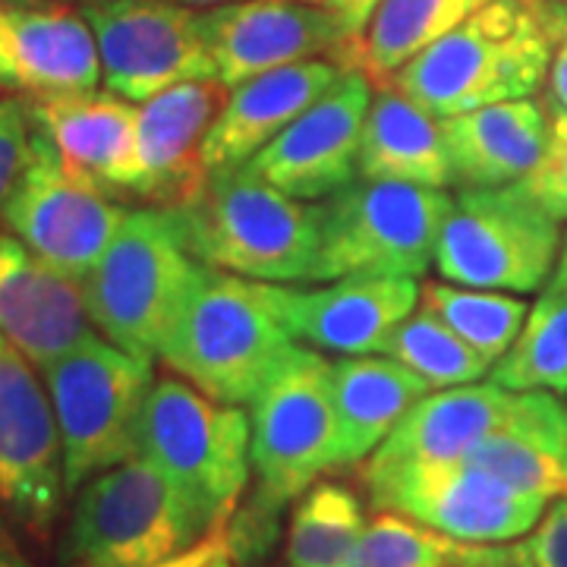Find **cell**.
Instances as JSON below:
<instances>
[{"instance_id":"obj_1","label":"cell","mask_w":567,"mask_h":567,"mask_svg":"<svg viewBox=\"0 0 567 567\" xmlns=\"http://www.w3.org/2000/svg\"><path fill=\"white\" fill-rule=\"evenodd\" d=\"M287 284L252 281L199 262L158 360L221 404H252L287 350Z\"/></svg>"},{"instance_id":"obj_2","label":"cell","mask_w":567,"mask_h":567,"mask_svg":"<svg viewBox=\"0 0 567 567\" xmlns=\"http://www.w3.org/2000/svg\"><path fill=\"white\" fill-rule=\"evenodd\" d=\"M555 48V0H488L406 63L388 85L435 117H454L473 107L536 95Z\"/></svg>"},{"instance_id":"obj_3","label":"cell","mask_w":567,"mask_h":567,"mask_svg":"<svg viewBox=\"0 0 567 567\" xmlns=\"http://www.w3.org/2000/svg\"><path fill=\"white\" fill-rule=\"evenodd\" d=\"M183 237L203 265L268 284H312L322 246V203L293 199L246 167L215 171L183 212Z\"/></svg>"},{"instance_id":"obj_4","label":"cell","mask_w":567,"mask_h":567,"mask_svg":"<svg viewBox=\"0 0 567 567\" xmlns=\"http://www.w3.org/2000/svg\"><path fill=\"white\" fill-rule=\"evenodd\" d=\"M196 271L199 259L174 212H126L117 237L80 281L89 319L111 344L155 360Z\"/></svg>"},{"instance_id":"obj_5","label":"cell","mask_w":567,"mask_h":567,"mask_svg":"<svg viewBox=\"0 0 567 567\" xmlns=\"http://www.w3.org/2000/svg\"><path fill=\"white\" fill-rule=\"evenodd\" d=\"M212 527L142 454L82 483L61 539L63 567H140L196 546Z\"/></svg>"},{"instance_id":"obj_6","label":"cell","mask_w":567,"mask_h":567,"mask_svg":"<svg viewBox=\"0 0 567 567\" xmlns=\"http://www.w3.org/2000/svg\"><path fill=\"white\" fill-rule=\"evenodd\" d=\"M252 425L181 375H158L145 398L140 454L181 488L208 527L234 517L249 483Z\"/></svg>"},{"instance_id":"obj_7","label":"cell","mask_w":567,"mask_h":567,"mask_svg":"<svg viewBox=\"0 0 567 567\" xmlns=\"http://www.w3.org/2000/svg\"><path fill=\"white\" fill-rule=\"evenodd\" d=\"M41 379L61 429L66 495H76L95 473L140 454L142 410L155 382L152 360L89 334L44 365Z\"/></svg>"},{"instance_id":"obj_8","label":"cell","mask_w":567,"mask_h":567,"mask_svg":"<svg viewBox=\"0 0 567 567\" xmlns=\"http://www.w3.org/2000/svg\"><path fill=\"white\" fill-rule=\"evenodd\" d=\"M334 363L322 350L293 344L249 404L256 502L281 511L328 470H338Z\"/></svg>"},{"instance_id":"obj_9","label":"cell","mask_w":567,"mask_h":567,"mask_svg":"<svg viewBox=\"0 0 567 567\" xmlns=\"http://www.w3.org/2000/svg\"><path fill=\"white\" fill-rule=\"evenodd\" d=\"M454 199L416 183L363 181L322 203V246L312 284L347 275L423 278Z\"/></svg>"},{"instance_id":"obj_10","label":"cell","mask_w":567,"mask_h":567,"mask_svg":"<svg viewBox=\"0 0 567 567\" xmlns=\"http://www.w3.org/2000/svg\"><path fill=\"white\" fill-rule=\"evenodd\" d=\"M561 246V221L520 183L464 189L442 224L435 271L464 287L533 293L548 284Z\"/></svg>"},{"instance_id":"obj_11","label":"cell","mask_w":567,"mask_h":567,"mask_svg":"<svg viewBox=\"0 0 567 567\" xmlns=\"http://www.w3.org/2000/svg\"><path fill=\"white\" fill-rule=\"evenodd\" d=\"M375 511H391L464 543H514L546 514V495L514 488L464 461H394L363 466Z\"/></svg>"},{"instance_id":"obj_12","label":"cell","mask_w":567,"mask_h":567,"mask_svg":"<svg viewBox=\"0 0 567 567\" xmlns=\"http://www.w3.org/2000/svg\"><path fill=\"white\" fill-rule=\"evenodd\" d=\"M123 218L121 199L73 174L35 126L32 162L3 208L13 237L66 278L82 281L117 237Z\"/></svg>"},{"instance_id":"obj_13","label":"cell","mask_w":567,"mask_h":567,"mask_svg":"<svg viewBox=\"0 0 567 567\" xmlns=\"http://www.w3.org/2000/svg\"><path fill=\"white\" fill-rule=\"evenodd\" d=\"M89 20L102 80L130 102H148L171 85L215 80L199 10L177 0H76Z\"/></svg>"},{"instance_id":"obj_14","label":"cell","mask_w":567,"mask_h":567,"mask_svg":"<svg viewBox=\"0 0 567 567\" xmlns=\"http://www.w3.org/2000/svg\"><path fill=\"white\" fill-rule=\"evenodd\" d=\"M39 365L0 334V505L44 543L66 495L63 445Z\"/></svg>"},{"instance_id":"obj_15","label":"cell","mask_w":567,"mask_h":567,"mask_svg":"<svg viewBox=\"0 0 567 567\" xmlns=\"http://www.w3.org/2000/svg\"><path fill=\"white\" fill-rule=\"evenodd\" d=\"M369 104L372 82L360 70H344L319 102L240 167L293 199H328L360 177Z\"/></svg>"},{"instance_id":"obj_16","label":"cell","mask_w":567,"mask_h":567,"mask_svg":"<svg viewBox=\"0 0 567 567\" xmlns=\"http://www.w3.org/2000/svg\"><path fill=\"white\" fill-rule=\"evenodd\" d=\"M199 25L215 80L227 89L287 63L331 58L344 63L353 41L338 17L306 0H237L199 10Z\"/></svg>"},{"instance_id":"obj_17","label":"cell","mask_w":567,"mask_h":567,"mask_svg":"<svg viewBox=\"0 0 567 567\" xmlns=\"http://www.w3.org/2000/svg\"><path fill=\"white\" fill-rule=\"evenodd\" d=\"M99 41L76 0H0V92L22 102L92 92Z\"/></svg>"},{"instance_id":"obj_18","label":"cell","mask_w":567,"mask_h":567,"mask_svg":"<svg viewBox=\"0 0 567 567\" xmlns=\"http://www.w3.org/2000/svg\"><path fill=\"white\" fill-rule=\"evenodd\" d=\"M227 92L221 80H193L142 102L133 199L164 212H183L203 196L212 181L205 136L227 102Z\"/></svg>"},{"instance_id":"obj_19","label":"cell","mask_w":567,"mask_h":567,"mask_svg":"<svg viewBox=\"0 0 567 567\" xmlns=\"http://www.w3.org/2000/svg\"><path fill=\"white\" fill-rule=\"evenodd\" d=\"M423 300L406 275H347L328 287H287V322L297 341L338 357L382 353L394 328Z\"/></svg>"},{"instance_id":"obj_20","label":"cell","mask_w":567,"mask_h":567,"mask_svg":"<svg viewBox=\"0 0 567 567\" xmlns=\"http://www.w3.org/2000/svg\"><path fill=\"white\" fill-rule=\"evenodd\" d=\"M0 334L39 369L95 334L82 284L7 234H0Z\"/></svg>"},{"instance_id":"obj_21","label":"cell","mask_w":567,"mask_h":567,"mask_svg":"<svg viewBox=\"0 0 567 567\" xmlns=\"http://www.w3.org/2000/svg\"><path fill=\"white\" fill-rule=\"evenodd\" d=\"M41 133L58 148L63 164L95 183L114 199H133L136 186V133L140 107L117 92H76L25 102Z\"/></svg>"},{"instance_id":"obj_22","label":"cell","mask_w":567,"mask_h":567,"mask_svg":"<svg viewBox=\"0 0 567 567\" xmlns=\"http://www.w3.org/2000/svg\"><path fill=\"white\" fill-rule=\"evenodd\" d=\"M344 63L331 58H312L230 85L227 102L205 136V162L212 174L240 167L259 155L268 142L319 102L344 76Z\"/></svg>"},{"instance_id":"obj_23","label":"cell","mask_w":567,"mask_h":567,"mask_svg":"<svg viewBox=\"0 0 567 567\" xmlns=\"http://www.w3.org/2000/svg\"><path fill=\"white\" fill-rule=\"evenodd\" d=\"M454 183L486 189L520 183L539 164L548 145V104L529 99L473 107L442 117Z\"/></svg>"},{"instance_id":"obj_24","label":"cell","mask_w":567,"mask_h":567,"mask_svg":"<svg viewBox=\"0 0 567 567\" xmlns=\"http://www.w3.org/2000/svg\"><path fill=\"white\" fill-rule=\"evenodd\" d=\"M517 406L520 391H507L495 382L429 391L423 401L410 406L369 461H464L480 442L511 423Z\"/></svg>"},{"instance_id":"obj_25","label":"cell","mask_w":567,"mask_h":567,"mask_svg":"<svg viewBox=\"0 0 567 567\" xmlns=\"http://www.w3.org/2000/svg\"><path fill=\"white\" fill-rule=\"evenodd\" d=\"M331 391L338 413V466H360L410 406L435 388L385 353H363L334 363Z\"/></svg>"},{"instance_id":"obj_26","label":"cell","mask_w":567,"mask_h":567,"mask_svg":"<svg viewBox=\"0 0 567 567\" xmlns=\"http://www.w3.org/2000/svg\"><path fill=\"white\" fill-rule=\"evenodd\" d=\"M360 177L416 183L432 189L454 186L442 117L394 85L379 89L363 123Z\"/></svg>"},{"instance_id":"obj_27","label":"cell","mask_w":567,"mask_h":567,"mask_svg":"<svg viewBox=\"0 0 567 567\" xmlns=\"http://www.w3.org/2000/svg\"><path fill=\"white\" fill-rule=\"evenodd\" d=\"M464 464L533 495H567V410L551 391H520L511 423L473 447Z\"/></svg>"},{"instance_id":"obj_28","label":"cell","mask_w":567,"mask_h":567,"mask_svg":"<svg viewBox=\"0 0 567 567\" xmlns=\"http://www.w3.org/2000/svg\"><path fill=\"white\" fill-rule=\"evenodd\" d=\"M483 3L488 0H382L363 35L353 39L347 70H360L372 89H382Z\"/></svg>"},{"instance_id":"obj_29","label":"cell","mask_w":567,"mask_h":567,"mask_svg":"<svg viewBox=\"0 0 567 567\" xmlns=\"http://www.w3.org/2000/svg\"><path fill=\"white\" fill-rule=\"evenodd\" d=\"M344 567H533L527 543H464L379 511Z\"/></svg>"},{"instance_id":"obj_30","label":"cell","mask_w":567,"mask_h":567,"mask_svg":"<svg viewBox=\"0 0 567 567\" xmlns=\"http://www.w3.org/2000/svg\"><path fill=\"white\" fill-rule=\"evenodd\" d=\"M488 382L507 391H567V275L555 271L543 287L539 300L517 341L492 365Z\"/></svg>"},{"instance_id":"obj_31","label":"cell","mask_w":567,"mask_h":567,"mask_svg":"<svg viewBox=\"0 0 567 567\" xmlns=\"http://www.w3.org/2000/svg\"><path fill=\"white\" fill-rule=\"evenodd\" d=\"M363 533V502L353 488L312 483L290 511L284 567H344Z\"/></svg>"},{"instance_id":"obj_32","label":"cell","mask_w":567,"mask_h":567,"mask_svg":"<svg viewBox=\"0 0 567 567\" xmlns=\"http://www.w3.org/2000/svg\"><path fill=\"white\" fill-rule=\"evenodd\" d=\"M425 309H432L442 322L457 331L480 357L495 365L517 341L520 328L527 322V300L507 290H480L451 281L423 284Z\"/></svg>"},{"instance_id":"obj_33","label":"cell","mask_w":567,"mask_h":567,"mask_svg":"<svg viewBox=\"0 0 567 567\" xmlns=\"http://www.w3.org/2000/svg\"><path fill=\"white\" fill-rule=\"evenodd\" d=\"M382 353L406 365L410 372H416L435 391L439 388L473 385L492 372V363L486 357H480L457 331H451L423 303L394 328V334L388 338Z\"/></svg>"},{"instance_id":"obj_34","label":"cell","mask_w":567,"mask_h":567,"mask_svg":"<svg viewBox=\"0 0 567 567\" xmlns=\"http://www.w3.org/2000/svg\"><path fill=\"white\" fill-rule=\"evenodd\" d=\"M548 145L539 164L520 181L536 203L555 215L558 221H567V111L548 107Z\"/></svg>"},{"instance_id":"obj_35","label":"cell","mask_w":567,"mask_h":567,"mask_svg":"<svg viewBox=\"0 0 567 567\" xmlns=\"http://www.w3.org/2000/svg\"><path fill=\"white\" fill-rule=\"evenodd\" d=\"M32 140H35V123L29 114V104L13 95H3L0 99V218L32 162Z\"/></svg>"},{"instance_id":"obj_36","label":"cell","mask_w":567,"mask_h":567,"mask_svg":"<svg viewBox=\"0 0 567 567\" xmlns=\"http://www.w3.org/2000/svg\"><path fill=\"white\" fill-rule=\"evenodd\" d=\"M533 567H567V495L546 507L543 520L527 539Z\"/></svg>"},{"instance_id":"obj_37","label":"cell","mask_w":567,"mask_h":567,"mask_svg":"<svg viewBox=\"0 0 567 567\" xmlns=\"http://www.w3.org/2000/svg\"><path fill=\"white\" fill-rule=\"evenodd\" d=\"M221 555H230V520L215 527L208 536H203L196 546H189L181 555H171L164 561H152V565H140V567H203Z\"/></svg>"},{"instance_id":"obj_38","label":"cell","mask_w":567,"mask_h":567,"mask_svg":"<svg viewBox=\"0 0 567 567\" xmlns=\"http://www.w3.org/2000/svg\"><path fill=\"white\" fill-rule=\"evenodd\" d=\"M382 0H328V10L338 17L341 29L347 32V39H360L365 32V25L372 20V13L379 10Z\"/></svg>"},{"instance_id":"obj_39","label":"cell","mask_w":567,"mask_h":567,"mask_svg":"<svg viewBox=\"0 0 567 567\" xmlns=\"http://www.w3.org/2000/svg\"><path fill=\"white\" fill-rule=\"evenodd\" d=\"M546 104L548 107H561L567 111V41L555 48V58L548 66L546 76Z\"/></svg>"},{"instance_id":"obj_40","label":"cell","mask_w":567,"mask_h":567,"mask_svg":"<svg viewBox=\"0 0 567 567\" xmlns=\"http://www.w3.org/2000/svg\"><path fill=\"white\" fill-rule=\"evenodd\" d=\"M0 567H32L3 529H0Z\"/></svg>"},{"instance_id":"obj_41","label":"cell","mask_w":567,"mask_h":567,"mask_svg":"<svg viewBox=\"0 0 567 567\" xmlns=\"http://www.w3.org/2000/svg\"><path fill=\"white\" fill-rule=\"evenodd\" d=\"M555 20H558V44L567 41V0H555Z\"/></svg>"},{"instance_id":"obj_42","label":"cell","mask_w":567,"mask_h":567,"mask_svg":"<svg viewBox=\"0 0 567 567\" xmlns=\"http://www.w3.org/2000/svg\"><path fill=\"white\" fill-rule=\"evenodd\" d=\"M183 7H193V10H212V7H221V3H237V0H177Z\"/></svg>"},{"instance_id":"obj_43","label":"cell","mask_w":567,"mask_h":567,"mask_svg":"<svg viewBox=\"0 0 567 567\" xmlns=\"http://www.w3.org/2000/svg\"><path fill=\"white\" fill-rule=\"evenodd\" d=\"M558 271L567 275V234H565V246H561V259H558Z\"/></svg>"},{"instance_id":"obj_44","label":"cell","mask_w":567,"mask_h":567,"mask_svg":"<svg viewBox=\"0 0 567 567\" xmlns=\"http://www.w3.org/2000/svg\"><path fill=\"white\" fill-rule=\"evenodd\" d=\"M203 567H234V565H230V555H221V558H215V561H208V565Z\"/></svg>"},{"instance_id":"obj_45","label":"cell","mask_w":567,"mask_h":567,"mask_svg":"<svg viewBox=\"0 0 567 567\" xmlns=\"http://www.w3.org/2000/svg\"><path fill=\"white\" fill-rule=\"evenodd\" d=\"M306 3H319V7H328V0H306Z\"/></svg>"}]
</instances>
